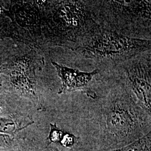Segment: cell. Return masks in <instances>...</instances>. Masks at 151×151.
Here are the masks:
<instances>
[{
	"instance_id": "cell-1",
	"label": "cell",
	"mask_w": 151,
	"mask_h": 151,
	"mask_svg": "<svg viewBox=\"0 0 151 151\" xmlns=\"http://www.w3.org/2000/svg\"><path fill=\"white\" fill-rule=\"evenodd\" d=\"M101 25L97 1H43L42 47L72 50Z\"/></svg>"
},
{
	"instance_id": "cell-2",
	"label": "cell",
	"mask_w": 151,
	"mask_h": 151,
	"mask_svg": "<svg viewBox=\"0 0 151 151\" xmlns=\"http://www.w3.org/2000/svg\"><path fill=\"white\" fill-rule=\"evenodd\" d=\"M101 101L99 124L103 151L127 146L151 132V115L121 83Z\"/></svg>"
},
{
	"instance_id": "cell-3",
	"label": "cell",
	"mask_w": 151,
	"mask_h": 151,
	"mask_svg": "<svg viewBox=\"0 0 151 151\" xmlns=\"http://www.w3.org/2000/svg\"><path fill=\"white\" fill-rule=\"evenodd\" d=\"M151 40L134 38L103 25L70 50L74 59L96 70L115 69L139 54L151 51Z\"/></svg>"
},
{
	"instance_id": "cell-4",
	"label": "cell",
	"mask_w": 151,
	"mask_h": 151,
	"mask_svg": "<svg viewBox=\"0 0 151 151\" xmlns=\"http://www.w3.org/2000/svg\"><path fill=\"white\" fill-rule=\"evenodd\" d=\"M101 24L134 38L151 39V1H97Z\"/></svg>"
},
{
	"instance_id": "cell-5",
	"label": "cell",
	"mask_w": 151,
	"mask_h": 151,
	"mask_svg": "<svg viewBox=\"0 0 151 151\" xmlns=\"http://www.w3.org/2000/svg\"><path fill=\"white\" fill-rule=\"evenodd\" d=\"M151 51L138 55L119 65L120 83L133 96L141 108L151 114Z\"/></svg>"
},
{
	"instance_id": "cell-6",
	"label": "cell",
	"mask_w": 151,
	"mask_h": 151,
	"mask_svg": "<svg viewBox=\"0 0 151 151\" xmlns=\"http://www.w3.org/2000/svg\"><path fill=\"white\" fill-rule=\"evenodd\" d=\"M35 48L18 55L4 67L11 87L19 95L30 100L37 107L42 106L37 78V70L42 65Z\"/></svg>"
},
{
	"instance_id": "cell-7",
	"label": "cell",
	"mask_w": 151,
	"mask_h": 151,
	"mask_svg": "<svg viewBox=\"0 0 151 151\" xmlns=\"http://www.w3.org/2000/svg\"><path fill=\"white\" fill-rule=\"evenodd\" d=\"M51 62L62 82V86L58 91V94L69 92H85L88 96L93 99L96 98V94L88 87L92 78L100 73L98 70L95 69L90 72H82L60 65L54 61Z\"/></svg>"
},
{
	"instance_id": "cell-8",
	"label": "cell",
	"mask_w": 151,
	"mask_h": 151,
	"mask_svg": "<svg viewBox=\"0 0 151 151\" xmlns=\"http://www.w3.org/2000/svg\"><path fill=\"white\" fill-rule=\"evenodd\" d=\"M106 151H151V132L127 146Z\"/></svg>"
},
{
	"instance_id": "cell-9",
	"label": "cell",
	"mask_w": 151,
	"mask_h": 151,
	"mask_svg": "<svg viewBox=\"0 0 151 151\" xmlns=\"http://www.w3.org/2000/svg\"><path fill=\"white\" fill-rule=\"evenodd\" d=\"M28 127L24 124H18L13 119L0 116V134L13 137L19 130Z\"/></svg>"
},
{
	"instance_id": "cell-10",
	"label": "cell",
	"mask_w": 151,
	"mask_h": 151,
	"mask_svg": "<svg viewBox=\"0 0 151 151\" xmlns=\"http://www.w3.org/2000/svg\"><path fill=\"white\" fill-rule=\"evenodd\" d=\"M65 132L64 130L61 129L57 126V124H50V130L49 133L47 140L48 146L52 145L53 144L55 145L60 146V142L63 138V137L65 134Z\"/></svg>"
},
{
	"instance_id": "cell-11",
	"label": "cell",
	"mask_w": 151,
	"mask_h": 151,
	"mask_svg": "<svg viewBox=\"0 0 151 151\" xmlns=\"http://www.w3.org/2000/svg\"><path fill=\"white\" fill-rule=\"evenodd\" d=\"M73 150L66 149V148H60L58 147H55L54 146H50L47 145L45 147L43 148H25L24 151H73Z\"/></svg>"
},
{
	"instance_id": "cell-12",
	"label": "cell",
	"mask_w": 151,
	"mask_h": 151,
	"mask_svg": "<svg viewBox=\"0 0 151 151\" xmlns=\"http://www.w3.org/2000/svg\"><path fill=\"white\" fill-rule=\"evenodd\" d=\"M11 137L10 135L0 134V148H9L12 143Z\"/></svg>"
},
{
	"instance_id": "cell-13",
	"label": "cell",
	"mask_w": 151,
	"mask_h": 151,
	"mask_svg": "<svg viewBox=\"0 0 151 151\" xmlns=\"http://www.w3.org/2000/svg\"><path fill=\"white\" fill-rule=\"evenodd\" d=\"M10 36V33L8 32L7 29H4V28L0 30V39L2 38H5Z\"/></svg>"
},
{
	"instance_id": "cell-14",
	"label": "cell",
	"mask_w": 151,
	"mask_h": 151,
	"mask_svg": "<svg viewBox=\"0 0 151 151\" xmlns=\"http://www.w3.org/2000/svg\"><path fill=\"white\" fill-rule=\"evenodd\" d=\"M3 111V105L1 103H0V114L2 113Z\"/></svg>"
},
{
	"instance_id": "cell-15",
	"label": "cell",
	"mask_w": 151,
	"mask_h": 151,
	"mask_svg": "<svg viewBox=\"0 0 151 151\" xmlns=\"http://www.w3.org/2000/svg\"><path fill=\"white\" fill-rule=\"evenodd\" d=\"M1 71H2V70H0V72H1ZM0 83H1V81H0Z\"/></svg>"
},
{
	"instance_id": "cell-16",
	"label": "cell",
	"mask_w": 151,
	"mask_h": 151,
	"mask_svg": "<svg viewBox=\"0 0 151 151\" xmlns=\"http://www.w3.org/2000/svg\"><path fill=\"white\" fill-rule=\"evenodd\" d=\"M0 151H4V150H0Z\"/></svg>"
}]
</instances>
